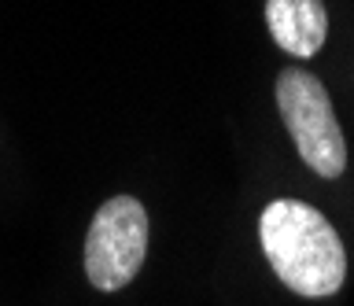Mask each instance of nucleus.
Masks as SVG:
<instances>
[{
	"label": "nucleus",
	"instance_id": "nucleus-1",
	"mask_svg": "<svg viewBox=\"0 0 354 306\" xmlns=\"http://www.w3.org/2000/svg\"><path fill=\"white\" fill-rule=\"evenodd\" d=\"M266 262L303 299H328L347 280V251L317 207L303 200H273L259 218Z\"/></svg>",
	"mask_w": 354,
	"mask_h": 306
},
{
	"label": "nucleus",
	"instance_id": "nucleus-2",
	"mask_svg": "<svg viewBox=\"0 0 354 306\" xmlns=\"http://www.w3.org/2000/svg\"><path fill=\"white\" fill-rule=\"evenodd\" d=\"M277 111L292 137L299 159L317 178L336 181L347 170V140H343L339 118L317 74L310 70H281L277 78Z\"/></svg>",
	"mask_w": 354,
	"mask_h": 306
},
{
	"label": "nucleus",
	"instance_id": "nucleus-3",
	"mask_svg": "<svg viewBox=\"0 0 354 306\" xmlns=\"http://www.w3.org/2000/svg\"><path fill=\"white\" fill-rule=\"evenodd\" d=\"M148 258V211L133 195H111L88 222L85 277L100 291H118Z\"/></svg>",
	"mask_w": 354,
	"mask_h": 306
},
{
	"label": "nucleus",
	"instance_id": "nucleus-4",
	"mask_svg": "<svg viewBox=\"0 0 354 306\" xmlns=\"http://www.w3.org/2000/svg\"><path fill=\"white\" fill-rule=\"evenodd\" d=\"M266 26L277 48H284L295 59H310L328 37L325 0H266Z\"/></svg>",
	"mask_w": 354,
	"mask_h": 306
}]
</instances>
